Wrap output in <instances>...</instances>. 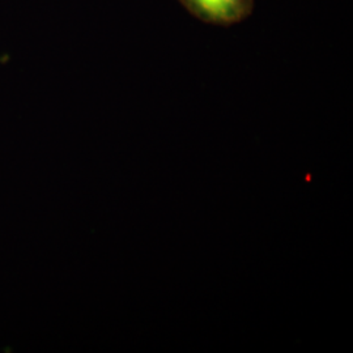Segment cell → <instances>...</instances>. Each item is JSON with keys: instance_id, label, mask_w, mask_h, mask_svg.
<instances>
[{"instance_id": "1", "label": "cell", "mask_w": 353, "mask_h": 353, "mask_svg": "<svg viewBox=\"0 0 353 353\" xmlns=\"http://www.w3.org/2000/svg\"><path fill=\"white\" fill-rule=\"evenodd\" d=\"M190 10L212 23H234L250 10V0H182Z\"/></svg>"}]
</instances>
